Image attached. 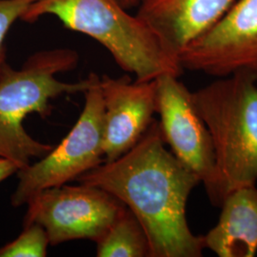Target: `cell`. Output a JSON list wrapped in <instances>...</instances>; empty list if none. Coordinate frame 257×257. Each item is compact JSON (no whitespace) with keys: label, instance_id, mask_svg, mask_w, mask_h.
I'll return each instance as SVG.
<instances>
[{"label":"cell","instance_id":"cell-1","mask_svg":"<svg viewBox=\"0 0 257 257\" xmlns=\"http://www.w3.org/2000/svg\"><path fill=\"white\" fill-rule=\"evenodd\" d=\"M154 120L138 143L118 158L76 178L108 192L132 211L146 232L150 257H200L203 236L187 219V203L198 176L165 147Z\"/></svg>","mask_w":257,"mask_h":257},{"label":"cell","instance_id":"cell-2","mask_svg":"<svg viewBox=\"0 0 257 257\" xmlns=\"http://www.w3.org/2000/svg\"><path fill=\"white\" fill-rule=\"evenodd\" d=\"M45 16L55 17L65 27L96 40L137 81L182 74L178 57L142 19L128 14L117 0H36L21 20L33 23Z\"/></svg>","mask_w":257,"mask_h":257},{"label":"cell","instance_id":"cell-3","mask_svg":"<svg viewBox=\"0 0 257 257\" xmlns=\"http://www.w3.org/2000/svg\"><path fill=\"white\" fill-rule=\"evenodd\" d=\"M78 58L75 51L67 48L40 51L29 56L19 70L7 64L0 74V157L15 163L19 170L54 148L28 134L23 126L28 115L36 112L47 117L53 109V99L84 93L91 86L92 73L77 82L56 78L58 74L74 70Z\"/></svg>","mask_w":257,"mask_h":257},{"label":"cell","instance_id":"cell-4","mask_svg":"<svg viewBox=\"0 0 257 257\" xmlns=\"http://www.w3.org/2000/svg\"><path fill=\"white\" fill-rule=\"evenodd\" d=\"M211 134L222 201L231 191L257 182V74L240 72L192 92Z\"/></svg>","mask_w":257,"mask_h":257},{"label":"cell","instance_id":"cell-5","mask_svg":"<svg viewBox=\"0 0 257 257\" xmlns=\"http://www.w3.org/2000/svg\"><path fill=\"white\" fill-rule=\"evenodd\" d=\"M84 95L85 105L74 128L39 161L18 171L19 183L11 197L14 208L26 205L43 190L76 180L104 162V107L97 74L92 73V84Z\"/></svg>","mask_w":257,"mask_h":257},{"label":"cell","instance_id":"cell-6","mask_svg":"<svg viewBox=\"0 0 257 257\" xmlns=\"http://www.w3.org/2000/svg\"><path fill=\"white\" fill-rule=\"evenodd\" d=\"M179 76L156 78V112L166 144L174 156L197 175L212 205L222 203L220 179L211 134L195 109L192 92Z\"/></svg>","mask_w":257,"mask_h":257},{"label":"cell","instance_id":"cell-7","mask_svg":"<svg viewBox=\"0 0 257 257\" xmlns=\"http://www.w3.org/2000/svg\"><path fill=\"white\" fill-rule=\"evenodd\" d=\"M26 205L23 226L39 224L51 246L77 239L95 242L126 207L108 192L83 183L43 190Z\"/></svg>","mask_w":257,"mask_h":257},{"label":"cell","instance_id":"cell-8","mask_svg":"<svg viewBox=\"0 0 257 257\" xmlns=\"http://www.w3.org/2000/svg\"><path fill=\"white\" fill-rule=\"evenodd\" d=\"M182 69L224 77L257 74V0H235L178 55Z\"/></svg>","mask_w":257,"mask_h":257},{"label":"cell","instance_id":"cell-9","mask_svg":"<svg viewBox=\"0 0 257 257\" xmlns=\"http://www.w3.org/2000/svg\"><path fill=\"white\" fill-rule=\"evenodd\" d=\"M104 161L127 153L145 134L156 112V81H132L128 76L100 77Z\"/></svg>","mask_w":257,"mask_h":257},{"label":"cell","instance_id":"cell-10","mask_svg":"<svg viewBox=\"0 0 257 257\" xmlns=\"http://www.w3.org/2000/svg\"><path fill=\"white\" fill-rule=\"evenodd\" d=\"M235 0H139L137 16L176 57L211 27Z\"/></svg>","mask_w":257,"mask_h":257},{"label":"cell","instance_id":"cell-11","mask_svg":"<svg viewBox=\"0 0 257 257\" xmlns=\"http://www.w3.org/2000/svg\"><path fill=\"white\" fill-rule=\"evenodd\" d=\"M218 222L204 236L205 248L219 257H252L257 252V188L245 186L228 193Z\"/></svg>","mask_w":257,"mask_h":257},{"label":"cell","instance_id":"cell-12","mask_svg":"<svg viewBox=\"0 0 257 257\" xmlns=\"http://www.w3.org/2000/svg\"><path fill=\"white\" fill-rule=\"evenodd\" d=\"M95 243L96 256L150 257L146 232L127 207Z\"/></svg>","mask_w":257,"mask_h":257},{"label":"cell","instance_id":"cell-13","mask_svg":"<svg viewBox=\"0 0 257 257\" xmlns=\"http://www.w3.org/2000/svg\"><path fill=\"white\" fill-rule=\"evenodd\" d=\"M19 237L0 248V257H45L50 245L46 230L39 224L23 226Z\"/></svg>","mask_w":257,"mask_h":257},{"label":"cell","instance_id":"cell-14","mask_svg":"<svg viewBox=\"0 0 257 257\" xmlns=\"http://www.w3.org/2000/svg\"><path fill=\"white\" fill-rule=\"evenodd\" d=\"M36 0H0V74L6 67L5 40L10 29Z\"/></svg>","mask_w":257,"mask_h":257},{"label":"cell","instance_id":"cell-15","mask_svg":"<svg viewBox=\"0 0 257 257\" xmlns=\"http://www.w3.org/2000/svg\"><path fill=\"white\" fill-rule=\"evenodd\" d=\"M19 167L8 159L0 157V183L18 173Z\"/></svg>","mask_w":257,"mask_h":257},{"label":"cell","instance_id":"cell-16","mask_svg":"<svg viewBox=\"0 0 257 257\" xmlns=\"http://www.w3.org/2000/svg\"><path fill=\"white\" fill-rule=\"evenodd\" d=\"M117 2L125 9L130 10L138 7L139 0H117Z\"/></svg>","mask_w":257,"mask_h":257}]
</instances>
